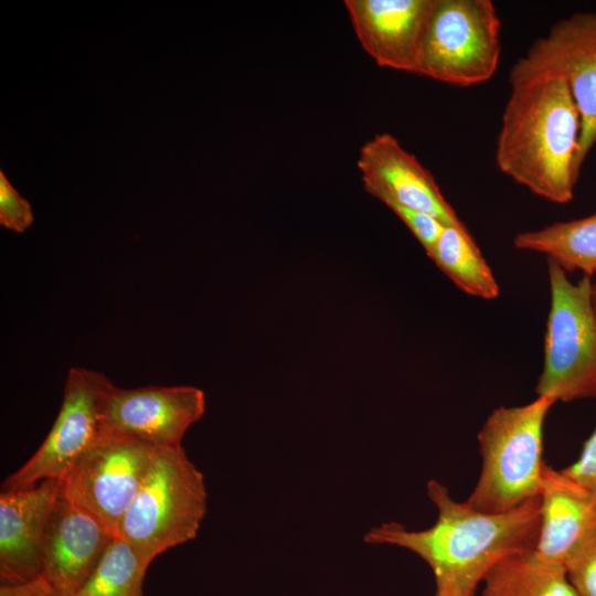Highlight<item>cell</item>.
<instances>
[{
	"label": "cell",
	"instance_id": "obj_19",
	"mask_svg": "<svg viewBox=\"0 0 596 596\" xmlns=\"http://www.w3.org/2000/svg\"><path fill=\"white\" fill-rule=\"evenodd\" d=\"M147 570L135 550L117 535L74 596H143Z\"/></svg>",
	"mask_w": 596,
	"mask_h": 596
},
{
	"label": "cell",
	"instance_id": "obj_16",
	"mask_svg": "<svg viewBox=\"0 0 596 596\" xmlns=\"http://www.w3.org/2000/svg\"><path fill=\"white\" fill-rule=\"evenodd\" d=\"M482 583L481 596H579L565 567L541 560L534 550L503 557Z\"/></svg>",
	"mask_w": 596,
	"mask_h": 596
},
{
	"label": "cell",
	"instance_id": "obj_10",
	"mask_svg": "<svg viewBox=\"0 0 596 596\" xmlns=\"http://www.w3.org/2000/svg\"><path fill=\"white\" fill-rule=\"evenodd\" d=\"M205 412L204 392L195 386H113L106 401L104 432L139 438L156 447L181 445Z\"/></svg>",
	"mask_w": 596,
	"mask_h": 596
},
{
	"label": "cell",
	"instance_id": "obj_2",
	"mask_svg": "<svg viewBox=\"0 0 596 596\" xmlns=\"http://www.w3.org/2000/svg\"><path fill=\"white\" fill-rule=\"evenodd\" d=\"M581 116L562 78L511 87L496 145L499 170L553 203L573 199Z\"/></svg>",
	"mask_w": 596,
	"mask_h": 596
},
{
	"label": "cell",
	"instance_id": "obj_12",
	"mask_svg": "<svg viewBox=\"0 0 596 596\" xmlns=\"http://www.w3.org/2000/svg\"><path fill=\"white\" fill-rule=\"evenodd\" d=\"M115 536L58 491L42 539L39 576L58 596H74Z\"/></svg>",
	"mask_w": 596,
	"mask_h": 596
},
{
	"label": "cell",
	"instance_id": "obj_4",
	"mask_svg": "<svg viewBox=\"0 0 596 596\" xmlns=\"http://www.w3.org/2000/svg\"><path fill=\"white\" fill-rule=\"evenodd\" d=\"M555 402L538 396L521 406H500L478 433L482 465L467 499L472 509L500 513L540 494L545 462L543 425Z\"/></svg>",
	"mask_w": 596,
	"mask_h": 596
},
{
	"label": "cell",
	"instance_id": "obj_9",
	"mask_svg": "<svg viewBox=\"0 0 596 596\" xmlns=\"http://www.w3.org/2000/svg\"><path fill=\"white\" fill-rule=\"evenodd\" d=\"M113 386L103 373L70 369L52 428L29 460L7 477L2 489L28 488L46 479L61 480L103 434L105 405Z\"/></svg>",
	"mask_w": 596,
	"mask_h": 596
},
{
	"label": "cell",
	"instance_id": "obj_14",
	"mask_svg": "<svg viewBox=\"0 0 596 596\" xmlns=\"http://www.w3.org/2000/svg\"><path fill=\"white\" fill-rule=\"evenodd\" d=\"M60 491V480L0 493V584L31 581L42 570L44 530Z\"/></svg>",
	"mask_w": 596,
	"mask_h": 596
},
{
	"label": "cell",
	"instance_id": "obj_3",
	"mask_svg": "<svg viewBox=\"0 0 596 596\" xmlns=\"http://www.w3.org/2000/svg\"><path fill=\"white\" fill-rule=\"evenodd\" d=\"M207 509L203 473L182 445L157 447L118 536L149 567L161 553L193 540Z\"/></svg>",
	"mask_w": 596,
	"mask_h": 596
},
{
	"label": "cell",
	"instance_id": "obj_22",
	"mask_svg": "<svg viewBox=\"0 0 596 596\" xmlns=\"http://www.w3.org/2000/svg\"><path fill=\"white\" fill-rule=\"evenodd\" d=\"M387 207L393 211L412 232L425 249L426 254L433 248L444 227L447 226L437 219L419 211L395 204L387 205Z\"/></svg>",
	"mask_w": 596,
	"mask_h": 596
},
{
	"label": "cell",
	"instance_id": "obj_6",
	"mask_svg": "<svg viewBox=\"0 0 596 596\" xmlns=\"http://www.w3.org/2000/svg\"><path fill=\"white\" fill-rule=\"evenodd\" d=\"M500 29L490 0H436L415 74L459 87L489 81L499 64Z\"/></svg>",
	"mask_w": 596,
	"mask_h": 596
},
{
	"label": "cell",
	"instance_id": "obj_17",
	"mask_svg": "<svg viewBox=\"0 0 596 596\" xmlns=\"http://www.w3.org/2000/svg\"><path fill=\"white\" fill-rule=\"evenodd\" d=\"M513 245L518 249L546 255L566 273L581 270L584 276L593 277L596 274V212L519 233Z\"/></svg>",
	"mask_w": 596,
	"mask_h": 596
},
{
	"label": "cell",
	"instance_id": "obj_15",
	"mask_svg": "<svg viewBox=\"0 0 596 596\" xmlns=\"http://www.w3.org/2000/svg\"><path fill=\"white\" fill-rule=\"evenodd\" d=\"M540 500L534 553L547 563L564 566L577 545L596 530V491L545 465Z\"/></svg>",
	"mask_w": 596,
	"mask_h": 596
},
{
	"label": "cell",
	"instance_id": "obj_8",
	"mask_svg": "<svg viewBox=\"0 0 596 596\" xmlns=\"http://www.w3.org/2000/svg\"><path fill=\"white\" fill-rule=\"evenodd\" d=\"M156 449L139 438L103 432L60 480V492L118 535Z\"/></svg>",
	"mask_w": 596,
	"mask_h": 596
},
{
	"label": "cell",
	"instance_id": "obj_11",
	"mask_svg": "<svg viewBox=\"0 0 596 596\" xmlns=\"http://www.w3.org/2000/svg\"><path fill=\"white\" fill-rule=\"evenodd\" d=\"M358 168L368 193L383 202L426 213L445 225H464L432 173L391 134L360 149Z\"/></svg>",
	"mask_w": 596,
	"mask_h": 596
},
{
	"label": "cell",
	"instance_id": "obj_25",
	"mask_svg": "<svg viewBox=\"0 0 596 596\" xmlns=\"http://www.w3.org/2000/svg\"><path fill=\"white\" fill-rule=\"evenodd\" d=\"M590 294H592L593 306L596 312V274L592 277Z\"/></svg>",
	"mask_w": 596,
	"mask_h": 596
},
{
	"label": "cell",
	"instance_id": "obj_23",
	"mask_svg": "<svg viewBox=\"0 0 596 596\" xmlns=\"http://www.w3.org/2000/svg\"><path fill=\"white\" fill-rule=\"evenodd\" d=\"M561 470L577 483L596 491V427L585 441L577 460Z\"/></svg>",
	"mask_w": 596,
	"mask_h": 596
},
{
	"label": "cell",
	"instance_id": "obj_5",
	"mask_svg": "<svg viewBox=\"0 0 596 596\" xmlns=\"http://www.w3.org/2000/svg\"><path fill=\"white\" fill-rule=\"evenodd\" d=\"M551 307L544 338V363L536 394L555 403L596 398V312L592 277L572 283L547 259Z\"/></svg>",
	"mask_w": 596,
	"mask_h": 596
},
{
	"label": "cell",
	"instance_id": "obj_24",
	"mask_svg": "<svg viewBox=\"0 0 596 596\" xmlns=\"http://www.w3.org/2000/svg\"><path fill=\"white\" fill-rule=\"evenodd\" d=\"M0 596H58L40 576L14 585H0Z\"/></svg>",
	"mask_w": 596,
	"mask_h": 596
},
{
	"label": "cell",
	"instance_id": "obj_1",
	"mask_svg": "<svg viewBox=\"0 0 596 596\" xmlns=\"http://www.w3.org/2000/svg\"><path fill=\"white\" fill-rule=\"evenodd\" d=\"M427 493L437 508L432 526L408 530L395 521L384 522L370 529L364 541L400 546L423 558L435 577L434 596H475L497 562L534 550L540 529V494L507 512L488 513L456 501L436 480L427 483Z\"/></svg>",
	"mask_w": 596,
	"mask_h": 596
},
{
	"label": "cell",
	"instance_id": "obj_21",
	"mask_svg": "<svg viewBox=\"0 0 596 596\" xmlns=\"http://www.w3.org/2000/svg\"><path fill=\"white\" fill-rule=\"evenodd\" d=\"M34 222L30 202L22 198L0 170V225L15 233H24Z\"/></svg>",
	"mask_w": 596,
	"mask_h": 596
},
{
	"label": "cell",
	"instance_id": "obj_20",
	"mask_svg": "<svg viewBox=\"0 0 596 596\" xmlns=\"http://www.w3.org/2000/svg\"><path fill=\"white\" fill-rule=\"evenodd\" d=\"M564 567L579 596H596V530L577 545Z\"/></svg>",
	"mask_w": 596,
	"mask_h": 596
},
{
	"label": "cell",
	"instance_id": "obj_13",
	"mask_svg": "<svg viewBox=\"0 0 596 596\" xmlns=\"http://www.w3.org/2000/svg\"><path fill=\"white\" fill-rule=\"evenodd\" d=\"M436 0H345L354 32L381 67L416 73Z\"/></svg>",
	"mask_w": 596,
	"mask_h": 596
},
{
	"label": "cell",
	"instance_id": "obj_7",
	"mask_svg": "<svg viewBox=\"0 0 596 596\" xmlns=\"http://www.w3.org/2000/svg\"><path fill=\"white\" fill-rule=\"evenodd\" d=\"M554 77L566 83L581 116L579 174L596 145V12H576L555 22L513 64L509 84Z\"/></svg>",
	"mask_w": 596,
	"mask_h": 596
},
{
	"label": "cell",
	"instance_id": "obj_18",
	"mask_svg": "<svg viewBox=\"0 0 596 596\" xmlns=\"http://www.w3.org/2000/svg\"><path fill=\"white\" fill-rule=\"evenodd\" d=\"M427 256L464 292L496 299L499 285L465 225L444 227Z\"/></svg>",
	"mask_w": 596,
	"mask_h": 596
}]
</instances>
